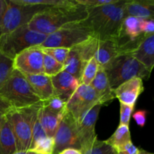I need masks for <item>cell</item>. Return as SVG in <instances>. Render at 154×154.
Wrapping results in <instances>:
<instances>
[{
    "instance_id": "cell-16",
    "label": "cell",
    "mask_w": 154,
    "mask_h": 154,
    "mask_svg": "<svg viewBox=\"0 0 154 154\" xmlns=\"http://www.w3.org/2000/svg\"><path fill=\"white\" fill-rule=\"evenodd\" d=\"M23 75L26 78L35 93L38 96L42 102L48 100L54 96L51 77L48 76L45 74L42 75L23 74Z\"/></svg>"
},
{
    "instance_id": "cell-14",
    "label": "cell",
    "mask_w": 154,
    "mask_h": 154,
    "mask_svg": "<svg viewBox=\"0 0 154 154\" xmlns=\"http://www.w3.org/2000/svg\"><path fill=\"white\" fill-rule=\"evenodd\" d=\"M51 81L54 96H59L66 102L81 85L80 81L66 71H62L57 75L51 77Z\"/></svg>"
},
{
    "instance_id": "cell-32",
    "label": "cell",
    "mask_w": 154,
    "mask_h": 154,
    "mask_svg": "<svg viewBox=\"0 0 154 154\" xmlns=\"http://www.w3.org/2000/svg\"><path fill=\"white\" fill-rule=\"evenodd\" d=\"M117 0H75L78 4L84 6L87 8L102 7L107 5L115 3Z\"/></svg>"
},
{
    "instance_id": "cell-17",
    "label": "cell",
    "mask_w": 154,
    "mask_h": 154,
    "mask_svg": "<svg viewBox=\"0 0 154 154\" xmlns=\"http://www.w3.org/2000/svg\"><path fill=\"white\" fill-rule=\"evenodd\" d=\"M131 54L152 73L154 69V33L146 35Z\"/></svg>"
},
{
    "instance_id": "cell-29",
    "label": "cell",
    "mask_w": 154,
    "mask_h": 154,
    "mask_svg": "<svg viewBox=\"0 0 154 154\" xmlns=\"http://www.w3.org/2000/svg\"><path fill=\"white\" fill-rule=\"evenodd\" d=\"M42 105L58 115L62 116L66 111V102L57 96H52L51 99L42 102Z\"/></svg>"
},
{
    "instance_id": "cell-35",
    "label": "cell",
    "mask_w": 154,
    "mask_h": 154,
    "mask_svg": "<svg viewBox=\"0 0 154 154\" xmlns=\"http://www.w3.org/2000/svg\"><path fill=\"white\" fill-rule=\"evenodd\" d=\"M147 111L146 110H138L132 114V117L140 127H144L147 120Z\"/></svg>"
},
{
    "instance_id": "cell-5",
    "label": "cell",
    "mask_w": 154,
    "mask_h": 154,
    "mask_svg": "<svg viewBox=\"0 0 154 154\" xmlns=\"http://www.w3.org/2000/svg\"><path fill=\"white\" fill-rule=\"evenodd\" d=\"M113 90L133 78L148 80L150 73L131 54H120L103 67Z\"/></svg>"
},
{
    "instance_id": "cell-9",
    "label": "cell",
    "mask_w": 154,
    "mask_h": 154,
    "mask_svg": "<svg viewBox=\"0 0 154 154\" xmlns=\"http://www.w3.org/2000/svg\"><path fill=\"white\" fill-rule=\"evenodd\" d=\"M54 139V154H59L68 148L81 150V142L78 136L77 121L67 110L63 113Z\"/></svg>"
},
{
    "instance_id": "cell-12",
    "label": "cell",
    "mask_w": 154,
    "mask_h": 154,
    "mask_svg": "<svg viewBox=\"0 0 154 154\" xmlns=\"http://www.w3.org/2000/svg\"><path fill=\"white\" fill-rule=\"evenodd\" d=\"M101 107L102 105H96L77 122L78 136L81 142V150L97 139L95 127Z\"/></svg>"
},
{
    "instance_id": "cell-7",
    "label": "cell",
    "mask_w": 154,
    "mask_h": 154,
    "mask_svg": "<svg viewBox=\"0 0 154 154\" xmlns=\"http://www.w3.org/2000/svg\"><path fill=\"white\" fill-rule=\"evenodd\" d=\"M93 36L83 21L71 23L58 31L48 35L45 42L39 45L42 48H65L72 49Z\"/></svg>"
},
{
    "instance_id": "cell-39",
    "label": "cell",
    "mask_w": 154,
    "mask_h": 154,
    "mask_svg": "<svg viewBox=\"0 0 154 154\" xmlns=\"http://www.w3.org/2000/svg\"><path fill=\"white\" fill-rule=\"evenodd\" d=\"M6 8H7L6 0H0V24H1L3 16H4Z\"/></svg>"
},
{
    "instance_id": "cell-37",
    "label": "cell",
    "mask_w": 154,
    "mask_h": 154,
    "mask_svg": "<svg viewBox=\"0 0 154 154\" xmlns=\"http://www.w3.org/2000/svg\"><path fill=\"white\" fill-rule=\"evenodd\" d=\"M139 153V149L135 147L133 143H128L126 145H125L121 150L117 152V154H138Z\"/></svg>"
},
{
    "instance_id": "cell-41",
    "label": "cell",
    "mask_w": 154,
    "mask_h": 154,
    "mask_svg": "<svg viewBox=\"0 0 154 154\" xmlns=\"http://www.w3.org/2000/svg\"><path fill=\"white\" fill-rule=\"evenodd\" d=\"M12 154H37V153L30 151V150H27V151H16Z\"/></svg>"
},
{
    "instance_id": "cell-33",
    "label": "cell",
    "mask_w": 154,
    "mask_h": 154,
    "mask_svg": "<svg viewBox=\"0 0 154 154\" xmlns=\"http://www.w3.org/2000/svg\"><path fill=\"white\" fill-rule=\"evenodd\" d=\"M120 124L128 126L130 122L131 115L132 114L135 107L129 106V105H124L123 103H120Z\"/></svg>"
},
{
    "instance_id": "cell-15",
    "label": "cell",
    "mask_w": 154,
    "mask_h": 154,
    "mask_svg": "<svg viewBox=\"0 0 154 154\" xmlns=\"http://www.w3.org/2000/svg\"><path fill=\"white\" fill-rule=\"evenodd\" d=\"M94 89L101 105H107L115 98L114 90L111 88L103 67L99 66L96 78L90 84Z\"/></svg>"
},
{
    "instance_id": "cell-27",
    "label": "cell",
    "mask_w": 154,
    "mask_h": 154,
    "mask_svg": "<svg viewBox=\"0 0 154 154\" xmlns=\"http://www.w3.org/2000/svg\"><path fill=\"white\" fill-rule=\"evenodd\" d=\"M98 69H99V64L96 62V59L93 57L89 60V62L84 67L82 76H81V84L90 86L94 78H96Z\"/></svg>"
},
{
    "instance_id": "cell-13",
    "label": "cell",
    "mask_w": 154,
    "mask_h": 154,
    "mask_svg": "<svg viewBox=\"0 0 154 154\" xmlns=\"http://www.w3.org/2000/svg\"><path fill=\"white\" fill-rule=\"evenodd\" d=\"M144 90L143 80L136 78L122 84L114 90V93L120 103L135 107L138 96Z\"/></svg>"
},
{
    "instance_id": "cell-19",
    "label": "cell",
    "mask_w": 154,
    "mask_h": 154,
    "mask_svg": "<svg viewBox=\"0 0 154 154\" xmlns=\"http://www.w3.org/2000/svg\"><path fill=\"white\" fill-rule=\"evenodd\" d=\"M118 54H120V50L115 39L99 41L94 58L96 59L99 66L104 67Z\"/></svg>"
},
{
    "instance_id": "cell-25",
    "label": "cell",
    "mask_w": 154,
    "mask_h": 154,
    "mask_svg": "<svg viewBox=\"0 0 154 154\" xmlns=\"http://www.w3.org/2000/svg\"><path fill=\"white\" fill-rule=\"evenodd\" d=\"M81 154H117L116 150L105 141L96 139L81 150Z\"/></svg>"
},
{
    "instance_id": "cell-18",
    "label": "cell",
    "mask_w": 154,
    "mask_h": 154,
    "mask_svg": "<svg viewBox=\"0 0 154 154\" xmlns=\"http://www.w3.org/2000/svg\"><path fill=\"white\" fill-rule=\"evenodd\" d=\"M126 15L142 20H154V0H126Z\"/></svg>"
},
{
    "instance_id": "cell-34",
    "label": "cell",
    "mask_w": 154,
    "mask_h": 154,
    "mask_svg": "<svg viewBox=\"0 0 154 154\" xmlns=\"http://www.w3.org/2000/svg\"><path fill=\"white\" fill-rule=\"evenodd\" d=\"M45 137H47L46 133H45V130H44V129L42 128V125H41L40 122H39L38 120V118L37 117V119H36L34 126H33L32 135V143L30 147H31L33 144H35L38 141L45 138Z\"/></svg>"
},
{
    "instance_id": "cell-1",
    "label": "cell",
    "mask_w": 154,
    "mask_h": 154,
    "mask_svg": "<svg viewBox=\"0 0 154 154\" xmlns=\"http://www.w3.org/2000/svg\"><path fill=\"white\" fill-rule=\"evenodd\" d=\"M126 1L117 0L113 4L87 8L88 17L83 21V23L99 40H117L123 20L126 17Z\"/></svg>"
},
{
    "instance_id": "cell-24",
    "label": "cell",
    "mask_w": 154,
    "mask_h": 154,
    "mask_svg": "<svg viewBox=\"0 0 154 154\" xmlns=\"http://www.w3.org/2000/svg\"><path fill=\"white\" fill-rule=\"evenodd\" d=\"M99 39L95 36H92L85 42L75 46V48L81 56L84 64H87L90 59L94 57L96 51L98 49L99 43Z\"/></svg>"
},
{
    "instance_id": "cell-8",
    "label": "cell",
    "mask_w": 154,
    "mask_h": 154,
    "mask_svg": "<svg viewBox=\"0 0 154 154\" xmlns=\"http://www.w3.org/2000/svg\"><path fill=\"white\" fill-rule=\"evenodd\" d=\"M7 8L0 24L1 34L10 32L18 27L28 25L32 18L47 8L20 4L16 0H6Z\"/></svg>"
},
{
    "instance_id": "cell-43",
    "label": "cell",
    "mask_w": 154,
    "mask_h": 154,
    "mask_svg": "<svg viewBox=\"0 0 154 154\" xmlns=\"http://www.w3.org/2000/svg\"><path fill=\"white\" fill-rule=\"evenodd\" d=\"M0 35H1V29H0Z\"/></svg>"
},
{
    "instance_id": "cell-21",
    "label": "cell",
    "mask_w": 154,
    "mask_h": 154,
    "mask_svg": "<svg viewBox=\"0 0 154 154\" xmlns=\"http://www.w3.org/2000/svg\"><path fill=\"white\" fill-rule=\"evenodd\" d=\"M63 66V71H66V72L72 75L81 82L83 71L86 65L83 62L79 53L75 48L70 49Z\"/></svg>"
},
{
    "instance_id": "cell-28",
    "label": "cell",
    "mask_w": 154,
    "mask_h": 154,
    "mask_svg": "<svg viewBox=\"0 0 154 154\" xmlns=\"http://www.w3.org/2000/svg\"><path fill=\"white\" fill-rule=\"evenodd\" d=\"M29 150L37 154H54V138L45 137L33 144Z\"/></svg>"
},
{
    "instance_id": "cell-38",
    "label": "cell",
    "mask_w": 154,
    "mask_h": 154,
    "mask_svg": "<svg viewBox=\"0 0 154 154\" xmlns=\"http://www.w3.org/2000/svg\"><path fill=\"white\" fill-rule=\"evenodd\" d=\"M8 105L6 104L3 103L2 102L0 101V134H1L3 124L5 123V111L8 108Z\"/></svg>"
},
{
    "instance_id": "cell-11",
    "label": "cell",
    "mask_w": 154,
    "mask_h": 154,
    "mask_svg": "<svg viewBox=\"0 0 154 154\" xmlns=\"http://www.w3.org/2000/svg\"><path fill=\"white\" fill-rule=\"evenodd\" d=\"M43 57L44 53L40 47L29 48L14 59V69L23 74L42 75L44 74Z\"/></svg>"
},
{
    "instance_id": "cell-4",
    "label": "cell",
    "mask_w": 154,
    "mask_h": 154,
    "mask_svg": "<svg viewBox=\"0 0 154 154\" xmlns=\"http://www.w3.org/2000/svg\"><path fill=\"white\" fill-rule=\"evenodd\" d=\"M42 102L37 105L23 108L8 107L5 117L10 124L14 137L17 151H27L32 143L33 126Z\"/></svg>"
},
{
    "instance_id": "cell-20",
    "label": "cell",
    "mask_w": 154,
    "mask_h": 154,
    "mask_svg": "<svg viewBox=\"0 0 154 154\" xmlns=\"http://www.w3.org/2000/svg\"><path fill=\"white\" fill-rule=\"evenodd\" d=\"M62 117L63 115H58L51 112L42 104V106L38 112V118L47 136L54 138L58 129Z\"/></svg>"
},
{
    "instance_id": "cell-3",
    "label": "cell",
    "mask_w": 154,
    "mask_h": 154,
    "mask_svg": "<svg viewBox=\"0 0 154 154\" xmlns=\"http://www.w3.org/2000/svg\"><path fill=\"white\" fill-rule=\"evenodd\" d=\"M0 101L14 108H27L42 102L25 76L14 69L0 87Z\"/></svg>"
},
{
    "instance_id": "cell-26",
    "label": "cell",
    "mask_w": 154,
    "mask_h": 154,
    "mask_svg": "<svg viewBox=\"0 0 154 154\" xmlns=\"http://www.w3.org/2000/svg\"><path fill=\"white\" fill-rule=\"evenodd\" d=\"M43 69L45 75L50 77H53L63 71L64 66H63V64H61L59 62H57L51 56L44 53Z\"/></svg>"
},
{
    "instance_id": "cell-36",
    "label": "cell",
    "mask_w": 154,
    "mask_h": 154,
    "mask_svg": "<svg viewBox=\"0 0 154 154\" xmlns=\"http://www.w3.org/2000/svg\"><path fill=\"white\" fill-rule=\"evenodd\" d=\"M142 32L145 35L154 33V20H144L142 23Z\"/></svg>"
},
{
    "instance_id": "cell-2",
    "label": "cell",
    "mask_w": 154,
    "mask_h": 154,
    "mask_svg": "<svg viewBox=\"0 0 154 154\" xmlns=\"http://www.w3.org/2000/svg\"><path fill=\"white\" fill-rule=\"evenodd\" d=\"M87 17V8L73 0L68 5L47 8L37 14L28 26L32 30L48 35L69 24L85 20Z\"/></svg>"
},
{
    "instance_id": "cell-10",
    "label": "cell",
    "mask_w": 154,
    "mask_h": 154,
    "mask_svg": "<svg viewBox=\"0 0 154 154\" xmlns=\"http://www.w3.org/2000/svg\"><path fill=\"white\" fill-rule=\"evenodd\" d=\"M98 105H100L99 99L94 89L90 85L81 84L66 102V110L78 122L86 113Z\"/></svg>"
},
{
    "instance_id": "cell-40",
    "label": "cell",
    "mask_w": 154,
    "mask_h": 154,
    "mask_svg": "<svg viewBox=\"0 0 154 154\" xmlns=\"http://www.w3.org/2000/svg\"><path fill=\"white\" fill-rule=\"evenodd\" d=\"M59 154H81V150H78V149L68 148L60 152Z\"/></svg>"
},
{
    "instance_id": "cell-42",
    "label": "cell",
    "mask_w": 154,
    "mask_h": 154,
    "mask_svg": "<svg viewBox=\"0 0 154 154\" xmlns=\"http://www.w3.org/2000/svg\"><path fill=\"white\" fill-rule=\"evenodd\" d=\"M138 154H154V153H150V152L147 151V150L141 149V150H139V153H138Z\"/></svg>"
},
{
    "instance_id": "cell-31",
    "label": "cell",
    "mask_w": 154,
    "mask_h": 154,
    "mask_svg": "<svg viewBox=\"0 0 154 154\" xmlns=\"http://www.w3.org/2000/svg\"><path fill=\"white\" fill-rule=\"evenodd\" d=\"M42 49L45 54L51 56L53 58L55 59L57 62H59L61 64H64L69 51H70V49H69V48H42Z\"/></svg>"
},
{
    "instance_id": "cell-30",
    "label": "cell",
    "mask_w": 154,
    "mask_h": 154,
    "mask_svg": "<svg viewBox=\"0 0 154 154\" xmlns=\"http://www.w3.org/2000/svg\"><path fill=\"white\" fill-rule=\"evenodd\" d=\"M14 70L13 60L0 53V87Z\"/></svg>"
},
{
    "instance_id": "cell-23",
    "label": "cell",
    "mask_w": 154,
    "mask_h": 154,
    "mask_svg": "<svg viewBox=\"0 0 154 154\" xmlns=\"http://www.w3.org/2000/svg\"><path fill=\"white\" fill-rule=\"evenodd\" d=\"M16 151L17 147L14 137L10 124L5 117L0 134V154H12Z\"/></svg>"
},
{
    "instance_id": "cell-22",
    "label": "cell",
    "mask_w": 154,
    "mask_h": 154,
    "mask_svg": "<svg viewBox=\"0 0 154 154\" xmlns=\"http://www.w3.org/2000/svg\"><path fill=\"white\" fill-rule=\"evenodd\" d=\"M105 141L108 145L112 147L116 150V152H118L128 143L132 141L129 126L125 125H119L114 134Z\"/></svg>"
},
{
    "instance_id": "cell-6",
    "label": "cell",
    "mask_w": 154,
    "mask_h": 154,
    "mask_svg": "<svg viewBox=\"0 0 154 154\" xmlns=\"http://www.w3.org/2000/svg\"><path fill=\"white\" fill-rule=\"evenodd\" d=\"M47 36L32 30L28 25L22 26L10 32L0 35V53L14 60L24 50L42 45Z\"/></svg>"
}]
</instances>
